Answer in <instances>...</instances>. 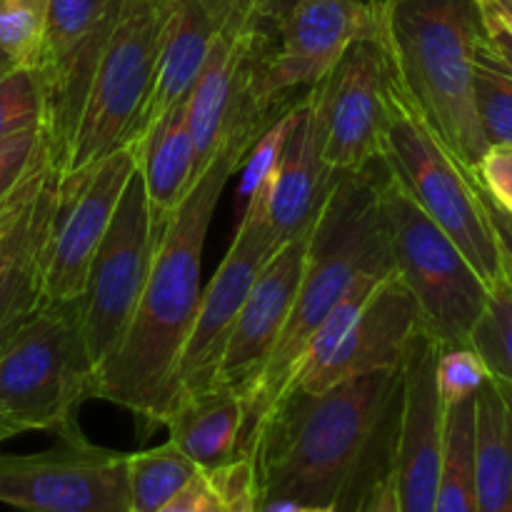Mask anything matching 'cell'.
<instances>
[{"instance_id": "1", "label": "cell", "mask_w": 512, "mask_h": 512, "mask_svg": "<svg viewBox=\"0 0 512 512\" xmlns=\"http://www.w3.org/2000/svg\"><path fill=\"white\" fill-rule=\"evenodd\" d=\"M403 365L345 380L320 393L290 388L255 430L260 503L273 498L363 512L395 470Z\"/></svg>"}, {"instance_id": "2", "label": "cell", "mask_w": 512, "mask_h": 512, "mask_svg": "<svg viewBox=\"0 0 512 512\" xmlns=\"http://www.w3.org/2000/svg\"><path fill=\"white\" fill-rule=\"evenodd\" d=\"M260 135L225 133L215 158L160 230L133 320L108 360L95 370L93 398L130 410L145 430L163 423L170 378L203 293L200 265L218 200Z\"/></svg>"}, {"instance_id": "3", "label": "cell", "mask_w": 512, "mask_h": 512, "mask_svg": "<svg viewBox=\"0 0 512 512\" xmlns=\"http://www.w3.org/2000/svg\"><path fill=\"white\" fill-rule=\"evenodd\" d=\"M385 163L358 173L340 175L338 185L325 200L313 230L308 258L293 310L250 393L243 398L245 423L238 458H245L255 430L270 410L290 393L300 358L325 315L335 308L345 290L363 270H393L380 215V183Z\"/></svg>"}, {"instance_id": "4", "label": "cell", "mask_w": 512, "mask_h": 512, "mask_svg": "<svg viewBox=\"0 0 512 512\" xmlns=\"http://www.w3.org/2000/svg\"><path fill=\"white\" fill-rule=\"evenodd\" d=\"M378 40L390 75L468 173L488 150L475 108L483 18L475 0H383Z\"/></svg>"}, {"instance_id": "5", "label": "cell", "mask_w": 512, "mask_h": 512, "mask_svg": "<svg viewBox=\"0 0 512 512\" xmlns=\"http://www.w3.org/2000/svg\"><path fill=\"white\" fill-rule=\"evenodd\" d=\"M95 365L83 333V303H43L0 340V438L30 430L80 428L78 410L93 398Z\"/></svg>"}, {"instance_id": "6", "label": "cell", "mask_w": 512, "mask_h": 512, "mask_svg": "<svg viewBox=\"0 0 512 512\" xmlns=\"http://www.w3.org/2000/svg\"><path fill=\"white\" fill-rule=\"evenodd\" d=\"M383 163L410 198L450 235L488 288L505 280L503 253L473 173L435 138L390 75Z\"/></svg>"}, {"instance_id": "7", "label": "cell", "mask_w": 512, "mask_h": 512, "mask_svg": "<svg viewBox=\"0 0 512 512\" xmlns=\"http://www.w3.org/2000/svg\"><path fill=\"white\" fill-rule=\"evenodd\" d=\"M380 215L393 270L415 298L425 333L438 348L470 345L488 305V285L388 168L380 183Z\"/></svg>"}, {"instance_id": "8", "label": "cell", "mask_w": 512, "mask_h": 512, "mask_svg": "<svg viewBox=\"0 0 512 512\" xmlns=\"http://www.w3.org/2000/svg\"><path fill=\"white\" fill-rule=\"evenodd\" d=\"M158 48V0H123L118 23L85 100L68 163L55 178H75L118 148L138 143L155 85Z\"/></svg>"}, {"instance_id": "9", "label": "cell", "mask_w": 512, "mask_h": 512, "mask_svg": "<svg viewBox=\"0 0 512 512\" xmlns=\"http://www.w3.org/2000/svg\"><path fill=\"white\" fill-rule=\"evenodd\" d=\"M123 0H50L33 70L43 90V135L55 175L68 163L85 100Z\"/></svg>"}, {"instance_id": "10", "label": "cell", "mask_w": 512, "mask_h": 512, "mask_svg": "<svg viewBox=\"0 0 512 512\" xmlns=\"http://www.w3.org/2000/svg\"><path fill=\"white\" fill-rule=\"evenodd\" d=\"M40 453H0V505L20 512H130L125 455L75 428Z\"/></svg>"}, {"instance_id": "11", "label": "cell", "mask_w": 512, "mask_h": 512, "mask_svg": "<svg viewBox=\"0 0 512 512\" xmlns=\"http://www.w3.org/2000/svg\"><path fill=\"white\" fill-rule=\"evenodd\" d=\"M390 68L378 35L348 45L308 90L320 155L335 173H358L383 160Z\"/></svg>"}, {"instance_id": "12", "label": "cell", "mask_w": 512, "mask_h": 512, "mask_svg": "<svg viewBox=\"0 0 512 512\" xmlns=\"http://www.w3.org/2000/svg\"><path fill=\"white\" fill-rule=\"evenodd\" d=\"M158 235L145 198L143 175L140 168H135L95 250L85 293L80 298L85 345L95 370L108 360L133 320Z\"/></svg>"}, {"instance_id": "13", "label": "cell", "mask_w": 512, "mask_h": 512, "mask_svg": "<svg viewBox=\"0 0 512 512\" xmlns=\"http://www.w3.org/2000/svg\"><path fill=\"white\" fill-rule=\"evenodd\" d=\"M278 250L263 208L255 203L243 205L233 243L208 288L200 293L193 325H190V333L178 355L173 378H170L165 413L178 398L213 388L235 318H238L260 270Z\"/></svg>"}, {"instance_id": "14", "label": "cell", "mask_w": 512, "mask_h": 512, "mask_svg": "<svg viewBox=\"0 0 512 512\" xmlns=\"http://www.w3.org/2000/svg\"><path fill=\"white\" fill-rule=\"evenodd\" d=\"M138 168V143L118 148L75 178L58 180L53 218L43 245V303L83 298L90 263Z\"/></svg>"}, {"instance_id": "15", "label": "cell", "mask_w": 512, "mask_h": 512, "mask_svg": "<svg viewBox=\"0 0 512 512\" xmlns=\"http://www.w3.org/2000/svg\"><path fill=\"white\" fill-rule=\"evenodd\" d=\"M280 45L263 70L265 100L280 103L285 93L315 85L350 43L378 35V3L363 0H295L278 23Z\"/></svg>"}, {"instance_id": "16", "label": "cell", "mask_w": 512, "mask_h": 512, "mask_svg": "<svg viewBox=\"0 0 512 512\" xmlns=\"http://www.w3.org/2000/svg\"><path fill=\"white\" fill-rule=\"evenodd\" d=\"M438 345L423 328L403 360L395 490L400 512H433L443 473L445 405L435 385Z\"/></svg>"}, {"instance_id": "17", "label": "cell", "mask_w": 512, "mask_h": 512, "mask_svg": "<svg viewBox=\"0 0 512 512\" xmlns=\"http://www.w3.org/2000/svg\"><path fill=\"white\" fill-rule=\"evenodd\" d=\"M310 230L280 245L278 253L255 278L235 318L233 333H230L218 375H215V385L235 390L245 398L255 380L260 378L293 310L305 258H308Z\"/></svg>"}, {"instance_id": "18", "label": "cell", "mask_w": 512, "mask_h": 512, "mask_svg": "<svg viewBox=\"0 0 512 512\" xmlns=\"http://www.w3.org/2000/svg\"><path fill=\"white\" fill-rule=\"evenodd\" d=\"M420 328L423 325L415 298L393 270L375 285L328 363L293 388L320 393L345 380L383 370H400Z\"/></svg>"}, {"instance_id": "19", "label": "cell", "mask_w": 512, "mask_h": 512, "mask_svg": "<svg viewBox=\"0 0 512 512\" xmlns=\"http://www.w3.org/2000/svg\"><path fill=\"white\" fill-rule=\"evenodd\" d=\"M293 113V128L285 140L278 170L268 185L248 200L263 208L278 248L313 228L325 200L340 180V173L330 170L320 155L308 95L295 103Z\"/></svg>"}, {"instance_id": "20", "label": "cell", "mask_w": 512, "mask_h": 512, "mask_svg": "<svg viewBox=\"0 0 512 512\" xmlns=\"http://www.w3.org/2000/svg\"><path fill=\"white\" fill-rule=\"evenodd\" d=\"M243 423V395L223 385L178 398L163 418L170 443L178 445L203 470L218 468L238 458Z\"/></svg>"}, {"instance_id": "21", "label": "cell", "mask_w": 512, "mask_h": 512, "mask_svg": "<svg viewBox=\"0 0 512 512\" xmlns=\"http://www.w3.org/2000/svg\"><path fill=\"white\" fill-rule=\"evenodd\" d=\"M138 168L153 225L160 233L195 183V143L185 100L160 115L138 140Z\"/></svg>"}, {"instance_id": "22", "label": "cell", "mask_w": 512, "mask_h": 512, "mask_svg": "<svg viewBox=\"0 0 512 512\" xmlns=\"http://www.w3.org/2000/svg\"><path fill=\"white\" fill-rule=\"evenodd\" d=\"M478 512H512V385L490 375L475 395Z\"/></svg>"}, {"instance_id": "23", "label": "cell", "mask_w": 512, "mask_h": 512, "mask_svg": "<svg viewBox=\"0 0 512 512\" xmlns=\"http://www.w3.org/2000/svg\"><path fill=\"white\" fill-rule=\"evenodd\" d=\"M433 512H478L475 493V398L445 408L443 473Z\"/></svg>"}, {"instance_id": "24", "label": "cell", "mask_w": 512, "mask_h": 512, "mask_svg": "<svg viewBox=\"0 0 512 512\" xmlns=\"http://www.w3.org/2000/svg\"><path fill=\"white\" fill-rule=\"evenodd\" d=\"M260 488L255 463L233 458L210 470H198L180 493L155 512H258Z\"/></svg>"}, {"instance_id": "25", "label": "cell", "mask_w": 512, "mask_h": 512, "mask_svg": "<svg viewBox=\"0 0 512 512\" xmlns=\"http://www.w3.org/2000/svg\"><path fill=\"white\" fill-rule=\"evenodd\" d=\"M198 465L175 443L125 455L130 512H155L198 475Z\"/></svg>"}, {"instance_id": "26", "label": "cell", "mask_w": 512, "mask_h": 512, "mask_svg": "<svg viewBox=\"0 0 512 512\" xmlns=\"http://www.w3.org/2000/svg\"><path fill=\"white\" fill-rule=\"evenodd\" d=\"M50 228V225H48ZM45 230L0 273V340L43 305V245Z\"/></svg>"}, {"instance_id": "27", "label": "cell", "mask_w": 512, "mask_h": 512, "mask_svg": "<svg viewBox=\"0 0 512 512\" xmlns=\"http://www.w3.org/2000/svg\"><path fill=\"white\" fill-rule=\"evenodd\" d=\"M470 348L483 358L493 378L512 385V288L505 280L490 288L488 305L470 335Z\"/></svg>"}, {"instance_id": "28", "label": "cell", "mask_w": 512, "mask_h": 512, "mask_svg": "<svg viewBox=\"0 0 512 512\" xmlns=\"http://www.w3.org/2000/svg\"><path fill=\"white\" fill-rule=\"evenodd\" d=\"M475 108L488 145H512V75L478 50Z\"/></svg>"}, {"instance_id": "29", "label": "cell", "mask_w": 512, "mask_h": 512, "mask_svg": "<svg viewBox=\"0 0 512 512\" xmlns=\"http://www.w3.org/2000/svg\"><path fill=\"white\" fill-rule=\"evenodd\" d=\"M48 3L50 0H0V48L20 68L35 65Z\"/></svg>"}, {"instance_id": "30", "label": "cell", "mask_w": 512, "mask_h": 512, "mask_svg": "<svg viewBox=\"0 0 512 512\" xmlns=\"http://www.w3.org/2000/svg\"><path fill=\"white\" fill-rule=\"evenodd\" d=\"M43 125V90L33 68H13L0 78V143Z\"/></svg>"}, {"instance_id": "31", "label": "cell", "mask_w": 512, "mask_h": 512, "mask_svg": "<svg viewBox=\"0 0 512 512\" xmlns=\"http://www.w3.org/2000/svg\"><path fill=\"white\" fill-rule=\"evenodd\" d=\"M490 370L483 363L475 348L470 345H455V348H438L435 358V385L443 405L463 403L475 398L478 390L488 383Z\"/></svg>"}, {"instance_id": "32", "label": "cell", "mask_w": 512, "mask_h": 512, "mask_svg": "<svg viewBox=\"0 0 512 512\" xmlns=\"http://www.w3.org/2000/svg\"><path fill=\"white\" fill-rule=\"evenodd\" d=\"M295 103H288L283 108V113L263 130L255 145L250 148L248 158L243 163V180H240V208L258 193L260 188L268 185V180L273 178V173L278 170L280 158H283L285 140H288L290 128H293V113Z\"/></svg>"}, {"instance_id": "33", "label": "cell", "mask_w": 512, "mask_h": 512, "mask_svg": "<svg viewBox=\"0 0 512 512\" xmlns=\"http://www.w3.org/2000/svg\"><path fill=\"white\" fill-rule=\"evenodd\" d=\"M45 150L48 148H45L43 125L15 133L13 138L0 143V203L23 183L25 175L43 158Z\"/></svg>"}, {"instance_id": "34", "label": "cell", "mask_w": 512, "mask_h": 512, "mask_svg": "<svg viewBox=\"0 0 512 512\" xmlns=\"http://www.w3.org/2000/svg\"><path fill=\"white\" fill-rule=\"evenodd\" d=\"M473 178L495 205L512 215V145H488Z\"/></svg>"}, {"instance_id": "35", "label": "cell", "mask_w": 512, "mask_h": 512, "mask_svg": "<svg viewBox=\"0 0 512 512\" xmlns=\"http://www.w3.org/2000/svg\"><path fill=\"white\" fill-rule=\"evenodd\" d=\"M483 18V40H480V53L498 63L500 68L512 75V28L483 0H475Z\"/></svg>"}, {"instance_id": "36", "label": "cell", "mask_w": 512, "mask_h": 512, "mask_svg": "<svg viewBox=\"0 0 512 512\" xmlns=\"http://www.w3.org/2000/svg\"><path fill=\"white\" fill-rule=\"evenodd\" d=\"M483 198H485V208H488V215H490V223H493L495 238H498L500 253H503L505 283L512 288V215L505 213L500 205H495L485 193Z\"/></svg>"}, {"instance_id": "37", "label": "cell", "mask_w": 512, "mask_h": 512, "mask_svg": "<svg viewBox=\"0 0 512 512\" xmlns=\"http://www.w3.org/2000/svg\"><path fill=\"white\" fill-rule=\"evenodd\" d=\"M363 512H400L398 490H395V470L383 480V483L375 485V490L370 493Z\"/></svg>"}, {"instance_id": "38", "label": "cell", "mask_w": 512, "mask_h": 512, "mask_svg": "<svg viewBox=\"0 0 512 512\" xmlns=\"http://www.w3.org/2000/svg\"><path fill=\"white\" fill-rule=\"evenodd\" d=\"M258 512H338L330 505H308L300 503V500H290V498H273L260 503Z\"/></svg>"}, {"instance_id": "39", "label": "cell", "mask_w": 512, "mask_h": 512, "mask_svg": "<svg viewBox=\"0 0 512 512\" xmlns=\"http://www.w3.org/2000/svg\"><path fill=\"white\" fill-rule=\"evenodd\" d=\"M253 3L255 8H258V13L263 15L265 23L278 28V23L285 18V13L293 8L295 0H253Z\"/></svg>"}, {"instance_id": "40", "label": "cell", "mask_w": 512, "mask_h": 512, "mask_svg": "<svg viewBox=\"0 0 512 512\" xmlns=\"http://www.w3.org/2000/svg\"><path fill=\"white\" fill-rule=\"evenodd\" d=\"M13 68H18V63H15V60L10 58L3 48H0V78H3L5 73H10Z\"/></svg>"}, {"instance_id": "41", "label": "cell", "mask_w": 512, "mask_h": 512, "mask_svg": "<svg viewBox=\"0 0 512 512\" xmlns=\"http://www.w3.org/2000/svg\"><path fill=\"white\" fill-rule=\"evenodd\" d=\"M0 443H3V438H0Z\"/></svg>"}]
</instances>
